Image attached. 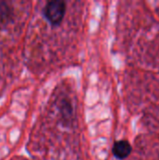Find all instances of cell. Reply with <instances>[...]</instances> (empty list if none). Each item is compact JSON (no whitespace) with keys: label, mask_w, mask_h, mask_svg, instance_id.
I'll return each instance as SVG.
<instances>
[{"label":"cell","mask_w":159,"mask_h":160,"mask_svg":"<svg viewBox=\"0 0 159 160\" xmlns=\"http://www.w3.org/2000/svg\"><path fill=\"white\" fill-rule=\"evenodd\" d=\"M67 8L66 3L64 1H50L44 7L42 13L43 16L47 19V21L52 25H58L62 22Z\"/></svg>","instance_id":"cell-1"},{"label":"cell","mask_w":159,"mask_h":160,"mask_svg":"<svg viewBox=\"0 0 159 160\" xmlns=\"http://www.w3.org/2000/svg\"><path fill=\"white\" fill-rule=\"evenodd\" d=\"M131 152H132V146L126 140L117 141L113 144L112 154L118 159L123 160L127 158L131 154Z\"/></svg>","instance_id":"cell-2"}]
</instances>
